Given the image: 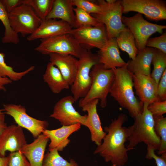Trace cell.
Listing matches in <instances>:
<instances>
[{"instance_id":"obj_43","label":"cell","mask_w":166,"mask_h":166,"mask_svg":"<svg viewBox=\"0 0 166 166\" xmlns=\"http://www.w3.org/2000/svg\"><path fill=\"white\" fill-rule=\"evenodd\" d=\"M117 0H106V2L108 4H112L115 3Z\"/></svg>"},{"instance_id":"obj_42","label":"cell","mask_w":166,"mask_h":166,"mask_svg":"<svg viewBox=\"0 0 166 166\" xmlns=\"http://www.w3.org/2000/svg\"><path fill=\"white\" fill-rule=\"evenodd\" d=\"M9 156H0V166H9Z\"/></svg>"},{"instance_id":"obj_33","label":"cell","mask_w":166,"mask_h":166,"mask_svg":"<svg viewBox=\"0 0 166 166\" xmlns=\"http://www.w3.org/2000/svg\"><path fill=\"white\" fill-rule=\"evenodd\" d=\"M73 6L89 14H98L101 10L100 6L95 2L89 0H71Z\"/></svg>"},{"instance_id":"obj_8","label":"cell","mask_w":166,"mask_h":166,"mask_svg":"<svg viewBox=\"0 0 166 166\" xmlns=\"http://www.w3.org/2000/svg\"><path fill=\"white\" fill-rule=\"evenodd\" d=\"M8 15L13 30L24 37L33 34L42 22L32 7L24 3L8 13Z\"/></svg>"},{"instance_id":"obj_7","label":"cell","mask_w":166,"mask_h":166,"mask_svg":"<svg viewBox=\"0 0 166 166\" xmlns=\"http://www.w3.org/2000/svg\"><path fill=\"white\" fill-rule=\"evenodd\" d=\"M40 40V44L35 50L43 55H49L52 53L69 54L78 58L84 49L69 34Z\"/></svg>"},{"instance_id":"obj_24","label":"cell","mask_w":166,"mask_h":166,"mask_svg":"<svg viewBox=\"0 0 166 166\" xmlns=\"http://www.w3.org/2000/svg\"><path fill=\"white\" fill-rule=\"evenodd\" d=\"M43 78L52 92L55 94H58L63 89H69L70 85L59 69L50 62L47 64Z\"/></svg>"},{"instance_id":"obj_19","label":"cell","mask_w":166,"mask_h":166,"mask_svg":"<svg viewBox=\"0 0 166 166\" xmlns=\"http://www.w3.org/2000/svg\"><path fill=\"white\" fill-rule=\"evenodd\" d=\"M49 55V62L59 69L65 80L71 86L76 75L78 60L69 54L52 53Z\"/></svg>"},{"instance_id":"obj_15","label":"cell","mask_w":166,"mask_h":166,"mask_svg":"<svg viewBox=\"0 0 166 166\" xmlns=\"http://www.w3.org/2000/svg\"><path fill=\"white\" fill-rule=\"evenodd\" d=\"M99 101L98 99H94L78 105L79 106L82 108V111L88 113L87 127L90 131L92 141L97 146L101 144L106 135L102 128L97 113V106Z\"/></svg>"},{"instance_id":"obj_41","label":"cell","mask_w":166,"mask_h":166,"mask_svg":"<svg viewBox=\"0 0 166 166\" xmlns=\"http://www.w3.org/2000/svg\"><path fill=\"white\" fill-rule=\"evenodd\" d=\"M5 113L0 114V136L8 126L5 122Z\"/></svg>"},{"instance_id":"obj_44","label":"cell","mask_w":166,"mask_h":166,"mask_svg":"<svg viewBox=\"0 0 166 166\" xmlns=\"http://www.w3.org/2000/svg\"><path fill=\"white\" fill-rule=\"evenodd\" d=\"M3 111H4V109H0V114L4 113Z\"/></svg>"},{"instance_id":"obj_12","label":"cell","mask_w":166,"mask_h":166,"mask_svg":"<svg viewBox=\"0 0 166 166\" xmlns=\"http://www.w3.org/2000/svg\"><path fill=\"white\" fill-rule=\"evenodd\" d=\"M5 113L13 117L18 125L29 131L36 138L49 125L48 122L34 118L28 115L25 107L21 105L4 104Z\"/></svg>"},{"instance_id":"obj_16","label":"cell","mask_w":166,"mask_h":166,"mask_svg":"<svg viewBox=\"0 0 166 166\" xmlns=\"http://www.w3.org/2000/svg\"><path fill=\"white\" fill-rule=\"evenodd\" d=\"M133 87L139 100L148 105L159 100L157 96L158 85L150 76L132 74Z\"/></svg>"},{"instance_id":"obj_9","label":"cell","mask_w":166,"mask_h":166,"mask_svg":"<svg viewBox=\"0 0 166 166\" xmlns=\"http://www.w3.org/2000/svg\"><path fill=\"white\" fill-rule=\"evenodd\" d=\"M122 20L133 34L139 51L146 47V42L152 34L156 32L162 34L166 28L165 25L148 22L143 18L142 14L139 13L130 17L122 16Z\"/></svg>"},{"instance_id":"obj_37","label":"cell","mask_w":166,"mask_h":166,"mask_svg":"<svg viewBox=\"0 0 166 166\" xmlns=\"http://www.w3.org/2000/svg\"><path fill=\"white\" fill-rule=\"evenodd\" d=\"M155 151L153 148L147 147L146 158L149 160L154 159L157 166H166V153L162 154L160 156L155 153Z\"/></svg>"},{"instance_id":"obj_29","label":"cell","mask_w":166,"mask_h":166,"mask_svg":"<svg viewBox=\"0 0 166 166\" xmlns=\"http://www.w3.org/2000/svg\"><path fill=\"white\" fill-rule=\"evenodd\" d=\"M42 166H79L73 159H70L69 161L64 159L59 154L57 149H53L44 155Z\"/></svg>"},{"instance_id":"obj_30","label":"cell","mask_w":166,"mask_h":166,"mask_svg":"<svg viewBox=\"0 0 166 166\" xmlns=\"http://www.w3.org/2000/svg\"><path fill=\"white\" fill-rule=\"evenodd\" d=\"M152 64L154 68L150 76L158 85L164 72L166 69V53L157 49Z\"/></svg>"},{"instance_id":"obj_38","label":"cell","mask_w":166,"mask_h":166,"mask_svg":"<svg viewBox=\"0 0 166 166\" xmlns=\"http://www.w3.org/2000/svg\"><path fill=\"white\" fill-rule=\"evenodd\" d=\"M157 93L160 100H166V69L164 72L158 85Z\"/></svg>"},{"instance_id":"obj_23","label":"cell","mask_w":166,"mask_h":166,"mask_svg":"<svg viewBox=\"0 0 166 166\" xmlns=\"http://www.w3.org/2000/svg\"><path fill=\"white\" fill-rule=\"evenodd\" d=\"M71 0H54L53 6L45 19H59L73 28L75 25V14Z\"/></svg>"},{"instance_id":"obj_22","label":"cell","mask_w":166,"mask_h":166,"mask_svg":"<svg viewBox=\"0 0 166 166\" xmlns=\"http://www.w3.org/2000/svg\"><path fill=\"white\" fill-rule=\"evenodd\" d=\"M157 49L146 47L139 52L134 60L127 63V68L132 74L140 73L147 76L151 74L152 61Z\"/></svg>"},{"instance_id":"obj_18","label":"cell","mask_w":166,"mask_h":166,"mask_svg":"<svg viewBox=\"0 0 166 166\" xmlns=\"http://www.w3.org/2000/svg\"><path fill=\"white\" fill-rule=\"evenodd\" d=\"M99 63L106 69H113L124 67L127 64L120 55L116 38L108 39L97 53Z\"/></svg>"},{"instance_id":"obj_10","label":"cell","mask_w":166,"mask_h":166,"mask_svg":"<svg viewBox=\"0 0 166 166\" xmlns=\"http://www.w3.org/2000/svg\"><path fill=\"white\" fill-rule=\"evenodd\" d=\"M68 34L72 35L84 49L90 50L94 48L101 49L108 40L105 25L85 26L72 28Z\"/></svg>"},{"instance_id":"obj_20","label":"cell","mask_w":166,"mask_h":166,"mask_svg":"<svg viewBox=\"0 0 166 166\" xmlns=\"http://www.w3.org/2000/svg\"><path fill=\"white\" fill-rule=\"evenodd\" d=\"M81 125L80 123L70 126H62L55 129H45L42 133L50 140L49 150L57 149L58 151L63 150L70 143L69 136L73 132L79 130Z\"/></svg>"},{"instance_id":"obj_26","label":"cell","mask_w":166,"mask_h":166,"mask_svg":"<svg viewBox=\"0 0 166 166\" xmlns=\"http://www.w3.org/2000/svg\"><path fill=\"white\" fill-rule=\"evenodd\" d=\"M0 20L5 27L4 36L2 38L3 43H11L18 44L19 42L18 34L16 33L12 28L8 15L6 10L0 0Z\"/></svg>"},{"instance_id":"obj_32","label":"cell","mask_w":166,"mask_h":166,"mask_svg":"<svg viewBox=\"0 0 166 166\" xmlns=\"http://www.w3.org/2000/svg\"><path fill=\"white\" fill-rule=\"evenodd\" d=\"M75 14V25L74 28L85 26H97L101 24L95 18L81 9L73 8Z\"/></svg>"},{"instance_id":"obj_11","label":"cell","mask_w":166,"mask_h":166,"mask_svg":"<svg viewBox=\"0 0 166 166\" xmlns=\"http://www.w3.org/2000/svg\"><path fill=\"white\" fill-rule=\"evenodd\" d=\"M123 13L135 11L144 14L149 20L166 19V5L161 0H122Z\"/></svg>"},{"instance_id":"obj_3","label":"cell","mask_w":166,"mask_h":166,"mask_svg":"<svg viewBox=\"0 0 166 166\" xmlns=\"http://www.w3.org/2000/svg\"><path fill=\"white\" fill-rule=\"evenodd\" d=\"M148 105L147 103H143L142 113L136 117L133 124L128 127L129 135L127 140L129 143L127 148L129 150L135 149L142 142L155 150L159 149L160 138L155 132L153 117L148 109Z\"/></svg>"},{"instance_id":"obj_5","label":"cell","mask_w":166,"mask_h":166,"mask_svg":"<svg viewBox=\"0 0 166 166\" xmlns=\"http://www.w3.org/2000/svg\"><path fill=\"white\" fill-rule=\"evenodd\" d=\"M78 59L77 71L71 89L75 102L86 95L92 82L90 71L94 65L99 63L97 53L90 50L84 49Z\"/></svg>"},{"instance_id":"obj_31","label":"cell","mask_w":166,"mask_h":166,"mask_svg":"<svg viewBox=\"0 0 166 166\" xmlns=\"http://www.w3.org/2000/svg\"><path fill=\"white\" fill-rule=\"evenodd\" d=\"M153 118L154 129L160 140V147L157 151V154L161 155L166 153V118L163 116L153 117Z\"/></svg>"},{"instance_id":"obj_13","label":"cell","mask_w":166,"mask_h":166,"mask_svg":"<svg viewBox=\"0 0 166 166\" xmlns=\"http://www.w3.org/2000/svg\"><path fill=\"white\" fill-rule=\"evenodd\" d=\"M75 102L72 96L62 97L56 103L53 112L49 117L58 121L62 126H70L80 123L87 127V115H82L76 110L73 105Z\"/></svg>"},{"instance_id":"obj_35","label":"cell","mask_w":166,"mask_h":166,"mask_svg":"<svg viewBox=\"0 0 166 166\" xmlns=\"http://www.w3.org/2000/svg\"><path fill=\"white\" fill-rule=\"evenodd\" d=\"M8 156L9 166H31L26 158L20 151L10 152Z\"/></svg>"},{"instance_id":"obj_4","label":"cell","mask_w":166,"mask_h":166,"mask_svg":"<svg viewBox=\"0 0 166 166\" xmlns=\"http://www.w3.org/2000/svg\"><path fill=\"white\" fill-rule=\"evenodd\" d=\"M90 75L92 80L90 88L85 97L80 100L78 105L98 99L101 108H105L107 104V97L114 80L113 70L105 69L98 63L92 67Z\"/></svg>"},{"instance_id":"obj_1","label":"cell","mask_w":166,"mask_h":166,"mask_svg":"<svg viewBox=\"0 0 166 166\" xmlns=\"http://www.w3.org/2000/svg\"><path fill=\"white\" fill-rule=\"evenodd\" d=\"M128 120L127 115L121 113L112 121L109 126L105 127L106 135L94 151V154H99L112 166H124L128 160L129 150L124 143L129 136V130L128 127L123 126Z\"/></svg>"},{"instance_id":"obj_34","label":"cell","mask_w":166,"mask_h":166,"mask_svg":"<svg viewBox=\"0 0 166 166\" xmlns=\"http://www.w3.org/2000/svg\"><path fill=\"white\" fill-rule=\"evenodd\" d=\"M146 47L157 49L166 54V32L160 36L148 39Z\"/></svg>"},{"instance_id":"obj_17","label":"cell","mask_w":166,"mask_h":166,"mask_svg":"<svg viewBox=\"0 0 166 166\" xmlns=\"http://www.w3.org/2000/svg\"><path fill=\"white\" fill-rule=\"evenodd\" d=\"M72 28L68 23L61 20L45 19L33 34L27 36V39L31 41L68 34Z\"/></svg>"},{"instance_id":"obj_14","label":"cell","mask_w":166,"mask_h":166,"mask_svg":"<svg viewBox=\"0 0 166 166\" xmlns=\"http://www.w3.org/2000/svg\"><path fill=\"white\" fill-rule=\"evenodd\" d=\"M27 144L22 128L15 125L7 126L0 136V156H5L7 151H19Z\"/></svg>"},{"instance_id":"obj_21","label":"cell","mask_w":166,"mask_h":166,"mask_svg":"<svg viewBox=\"0 0 166 166\" xmlns=\"http://www.w3.org/2000/svg\"><path fill=\"white\" fill-rule=\"evenodd\" d=\"M49 140L47 136L41 134L19 151L28 160L31 166H42L45 152Z\"/></svg>"},{"instance_id":"obj_28","label":"cell","mask_w":166,"mask_h":166,"mask_svg":"<svg viewBox=\"0 0 166 166\" xmlns=\"http://www.w3.org/2000/svg\"><path fill=\"white\" fill-rule=\"evenodd\" d=\"M54 0H24L33 9L37 16L42 21L45 20L52 8Z\"/></svg>"},{"instance_id":"obj_27","label":"cell","mask_w":166,"mask_h":166,"mask_svg":"<svg viewBox=\"0 0 166 166\" xmlns=\"http://www.w3.org/2000/svg\"><path fill=\"white\" fill-rule=\"evenodd\" d=\"M5 55L0 53V76L3 77H8L12 81H17L34 70L35 66H30L26 70L21 72L15 71L13 67L6 65L5 61Z\"/></svg>"},{"instance_id":"obj_36","label":"cell","mask_w":166,"mask_h":166,"mask_svg":"<svg viewBox=\"0 0 166 166\" xmlns=\"http://www.w3.org/2000/svg\"><path fill=\"white\" fill-rule=\"evenodd\" d=\"M148 109L153 117H161L166 113V100L157 101L148 105Z\"/></svg>"},{"instance_id":"obj_25","label":"cell","mask_w":166,"mask_h":166,"mask_svg":"<svg viewBox=\"0 0 166 166\" xmlns=\"http://www.w3.org/2000/svg\"><path fill=\"white\" fill-rule=\"evenodd\" d=\"M119 48L126 52L130 58L134 60L139 50L137 48L135 38L130 30L126 27L116 38Z\"/></svg>"},{"instance_id":"obj_39","label":"cell","mask_w":166,"mask_h":166,"mask_svg":"<svg viewBox=\"0 0 166 166\" xmlns=\"http://www.w3.org/2000/svg\"><path fill=\"white\" fill-rule=\"evenodd\" d=\"M1 1L8 13L23 4L24 0H2Z\"/></svg>"},{"instance_id":"obj_40","label":"cell","mask_w":166,"mask_h":166,"mask_svg":"<svg viewBox=\"0 0 166 166\" xmlns=\"http://www.w3.org/2000/svg\"><path fill=\"white\" fill-rule=\"evenodd\" d=\"M12 82V80L8 77H3L0 76V90L6 91V90L5 85L10 84Z\"/></svg>"},{"instance_id":"obj_6","label":"cell","mask_w":166,"mask_h":166,"mask_svg":"<svg viewBox=\"0 0 166 166\" xmlns=\"http://www.w3.org/2000/svg\"><path fill=\"white\" fill-rule=\"evenodd\" d=\"M97 2L101 6V12L94 14V16L105 26L108 39L116 38L126 27L122 20L123 8L121 0H117L112 4L104 0H99Z\"/></svg>"},{"instance_id":"obj_2","label":"cell","mask_w":166,"mask_h":166,"mask_svg":"<svg viewBox=\"0 0 166 166\" xmlns=\"http://www.w3.org/2000/svg\"><path fill=\"white\" fill-rule=\"evenodd\" d=\"M127 66L113 69L114 76L109 93L134 119L142 113L143 103L134 95L132 73Z\"/></svg>"}]
</instances>
